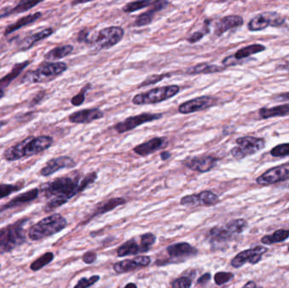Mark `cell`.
<instances>
[{
    "label": "cell",
    "instance_id": "6da1fadb",
    "mask_svg": "<svg viewBox=\"0 0 289 288\" xmlns=\"http://www.w3.org/2000/svg\"><path fill=\"white\" fill-rule=\"evenodd\" d=\"M42 191L49 200L46 204V212H51L81 193V181L77 177L58 178L45 184L42 187Z\"/></svg>",
    "mask_w": 289,
    "mask_h": 288
},
{
    "label": "cell",
    "instance_id": "7a4b0ae2",
    "mask_svg": "<svg viewBox=\"0 0 289 288\" xmlns=\"http://www.w3.org/2000/svg\"><path fill=\"white\" fill-rule=\"evenodd\" d=\"M53 144L54 139L51 136H29L6 150L4 152V158L8 162H16L22 158H31L44 152Z\"/></svg>",
    "mask_w": 289,
    "mask_h": 288
},
{
    "label": "cell",
    "instance_id": "3957f363",
    "mask_svg": "<svg viewBox=\"0 0 289 288\" xmlns=\"http://www.w3.org/2000/svg\"><path fill=\"white\" fill-rule=\"evenodd\" d=\"M67 220L60 214H53L34 224L28 230V236L33 241L43 240L62 231Z\"/></svg>",
    "mask_w": 289,
    "mask_h": 288
},
{
    "label": "cell",
    "instance_id": "277c9868",
    "mask_svg": "<svg viewBox=\"0 0 289 288\" xmlns=\"http://www.w3.org/2000/svg\"><path fill=\"white\" fill-rule=\"evenodd\" d=\"M27 219L17 220V222L0 229V254L10 253L16 248L22 246L27 241L24 225Z\"/></svg>",
    "mask_w": 289,
    "mask_h": 288
},
{
    "label": "cell",
    "instance_id": "5b68a950",
    "mask_svg": "<svg viewBox=\"0 0 289 288\" xmlns=\"http://www.w3.org/2000/svg\"><path fill=\"white\" fill-rule=\"evenodd\" d=\"M248 226L244 219H236L222 226H215L209 232V238L213 244H222L242 234Z\"/></svg>",
    "mask_w": 289,
    "mask_h": 288
},
{
    "label": "cell",
    "instance_id": "8992f818",
    "mask_svg": "<svg viewBox=\"0 0 289 288\" xmlns=\"http://www.w3.org/2000/svg\"><path fill=\"white\" fill-rule=\"evenodd\" d=\"M68 66L64 62H48L35 70L27 72L23 82L27 83H43L49 82L67 70Z\"/></svg>",
    "mask_w": 289,
    "mask_h": 288
},
{
    "label": "cell",
    "instance_id": "52a82bcc",
    "mask_svg": "<svg viewBox=\"0 0 289 288\" xmlns=\"http://www.w3.org/2000/svg\"><path fill=\"white\" fill-rule=\"evenodd\" d=\"M179 92V86L176 84L155 88L146 92L135 95L132 99L135 105L159 104L175 96Z\"/></svg>",
    "mask_w": 289,
    "mask_h": 288
},
{
    "label": "cell",
    "instance_id": "ba28073f",
    "mask_svg": "<svg viewBox=\"0 0 289 288\" xmlns=\"http://www.w3.org/2000/svg\"><path fill=\"white\" fill-rule=\"evenodd\" d=\"M236 143L238 144V146L232 148L231 153L233 158L238 160L243 159L248 156L254 155L263 149L265 146V140L253 136L240 137L236 140Z\"/></svg>",
    "mask_w": 289,
    "mask_h": 288
},
{
    "label": "cell",
    "instance_id": "9c48e42d",
    "mask_svg": "<svg viewBox=\"0 0 289 288\" xmlns=\"http://www.w3.org/2000/svg\"><path fill=\"white\" fill-rule=\"evenodd\" d=\"M124 35V29L120 26H109L102 29L93 42L94 48L98 51L113 48L121 41Z\"/></svg>",
    "mask_w": 289,
    "mask_h": 288
},
{
    "label": "cell",
    "instance_id": "30bf717a",
    "mask_svg": "<svg viewBox=\"0 0 289 288\" xmlns=\"http://www.w3.org/2000/svg\"><path fill=\"white\" fill-rule=\"evenodd\" d=\"M267 248L260 245L249 250H243L232 258L231 264L234 268H240L247 263L251 264H258L259 261L261 260L264 254L267 252Z\"/></svg>",
    "mask_w": 289,
    "mask_h": 288
},
{
    "label": "cell",
    "instance_id": "8fae6325",
    "mask_svg": "<svg viewBox=\"0 0 289 288\" xmlns=\"http://www.w3.org/2000/svg\"><path fill=\"white\" fill-rule=\"evenodd\" d=\"M162 114H141L132 116V117L128 118L125 121L117 124L114 126L115 130L119 134L125 133L128 131L133 130L134 128L141 126V125L146 124V122H152L155 120H158L162 118Z\"/></svg>",
    "mask_w": 289,
    "mask_h": 288
},
{
    "label": "cell",
    "instance_id": "7c38bea8",
    "mask_svg": "<svg viewBox=\"0 0 289 288\" xmlns=\"http://www.w3.org/2000/svg\"><path fill=\"white\" fill-rule=\"evenodd\" d=\"M287 180H289V162L269 169L257 178L256 182L258 184L265 186Z\"/></svg>",
    "mask_w": 289,
    "mask_h": 288
},
{
    "label": "cell",
    "instance_id": "4fadbf2b",
    "mask_svg": "<svg viewBox=\"0 0 289 288\" xmlns=\"http://www.w3.org/2000/svg\"><path fill=\"white\" fill-rule=\"evenodd\" d=\"M219 202V197L211 191L205 190L190 196H184L180 200V204L184 206L196 207L200 206H211Z\"/></svg>",
    "mask_w": 289,
    "mask_h": 288
},
{
    "label": "cell",
    "instance_id": "5bb4252c",
    "mask_svg": "<svg viewBox=\"0 0 289 288\" xmlns=\"http://www.w3.org/2000/svg\"><path fill=\"white\" fill-rule=\"evenodd\" d=\"M216 99L211 96H202L185 102L178 106V112L182 114H189L196 112L202 111L216 104Z\"/></svg>",
    "mask_w": 289,
    "mask_h": 288
},
{
    "label": "cell",
    "instance_id": "9a60e30c",
    "mask_svg": "<svg viewBox=\"0 0 289 288\" xmlns=\"http://www.w3.org/2000/svg\"><path fill=\"white\" fill-rule=\"evenodd\" d=\"M76 166V162L73 158L70 156H59L49 160L46 165L41 169L40 174L43 177H49L61 169L72 168Z\"/></svg>",
    "mask_w": 289,
    "mask_h": 288
},
{
    "label": "cell",
    "instance_id": "2e32d148",
    "mask_svg": "<svg viewBox=\"0 0 289 288\" xmlns=\"http://www.w3.org/2000/svg\"><path fill=\"white\" fill-rule=\"evenodd\" d=\"M218 159L212 156H201L188 158L184 164L188 168L199 172H207L216 166Z\"/></svg>",
    "mask_w": 289,
    "mask_h": 288
},
{
    "label": "cell",
    "instance_id": "e0dca14e",
    "mask_svg": "<svg viewBox=\"0 0 289 288\" xmlns=\"http://www.w3.org/2000/svg\"><path fill=\"white\" fill-rule=\"evenodd\" d=\"M151 264V258L149 256H139L133 260H125L114 264V272L118 274L127 273L135 270L148 266Z\"/></svg>",
    "mask_w": 289,
    "mask_h": 288
},
{
    "label": "cell",
    "instance_id": "ac0fdd59",
    "mask_svg": "<svg viewBox=\"0 0 289 288\" xmlns=\"http://www.w3.org/2000/svg\"><path fill=\"white\" fill-rule=\"evenodd\" d=\"M167 252L171 258L176 260H184V258L196 256L198 250L188 242H178L168 246Z\"/></svg>",
    "mask_w": 289,
    "mask_h": 288
},
{
    "label": "cell",
    "instance_id": "d6986e66",
    "mask_svg": "<svg viewBox=\"0 0 289 288\" xmlns=\"http://www.w3.org/2000/svg\"><path fill=\"white\" fill-rule=\"evenodd\" d=\"M104 117L103 112L100 109H84L77 111L70 115L69 120L73 124H89L95 120H101Z\"/></svg>",
    "mask_w": 289,
    "mask_h": 288
},
{
    "label": "cell",
    "instance_id": "ffe728a7",
    "mask_svg": "<svg viewBox=\"0 0 289 288\" xmlns=\"http://www.w3.org/2000/svg\"><path fill=\"white\" fill-rule=\"evenodd\" d=\"M167 146V142L164 138L162 137H155L152 139L150 140L148 142L142 143V144H139L137 146H135L133 150L134 152L136 153L137 155L141 156H146L150 155L151 153H154L161 149L162 147Z\"/></svg>",
    "mask_w": 289,
    "mask_h": 288
},
{
    "label": "cell",
    "instance_id": "44dd1931",
    "mask_svg": "<svg viewBox=\"0 0 289 288\" xmlns=\"http://www.w3.org/2000/svg\"><path fill=\"white\" fill-rule=\"evenodd\" d=\"M39 194V190L38 188H33L31 190L21 194L19 196H16L12 198L11 202H9L7 204H4L3 206L0 207V213L7 210L12 209L15 207L20 206L22 204H27L33 202L34 200L38 198Z\"/></svg>",
    "mask_w": 289,
    "mask_h": 288
},
{
    "label": "cell",
    "instance_id": "7402d4cb",
    "mask_svg": "<svg viewBox=\"0 0 289 288\" xmlns=\"http://www.w3.org/2000/svg\"><path fill=\"white\" fill-rule=\"evenodd\" d=\"M168 1H162V0L153 1V3L151 4L152 8L151 10H149L148 11H146L143 14H140L137 17V19L135 22V26L141 28V26H144L151 24L152 20H153V18H154L156 13L166 8V6H168Z\"/></svg>",
    "mask_w": 289,
    "mask_h": 288
},
{
    "label": "cell",
    "instance_id": "603a6c76",
    "mask_svg": "<svg viewBox=\"0 0 289 288\" xmlns=\"http://www.w3.org/2000/svg\"><path fill=\"white\" fill-rule=\"evenodd\" d=\"M243 24V20L239 16H227L220 20L216 24L215 34L216 36H222L223 33L233 28H239Z\"/></svg>",
    "mask_w": 289,
    "mask_h": 288
},
{
    "label": "cell",
    "instance_id": "cb8c5ba5",
    "mask_svg": "<svg viewBox=\"0 0 289 288\" xmlns=\"http://www.w3.org/2000/svg\"><path fill=\"white\" fill-rule=\"evenodd\" d=\"M54 33L53 28H46L39 32L35 33L33 35L25 38L20 44V51H27L35 46L36 44L39 42L43 41L44 39L48 38Z\"/></svg>",
    "mask_w": 289,
    "mask_h": 288
},
{
    "label": "cell",
    "instance_id": "d4e9b609",
    "mask_svg": "<svg viewBox=\"0 0 289 288\" xmlns=\"http://www.w3.org/2000/svg\"><path fill=\"white\" fill-rule=\"evenodd\" d=\"M42 16H43V14L41 12H36L34 14H28V16H26L22 17L13 24L8 26L6 28L4 34H5V36L10 35L11 33L15 32L17 30L22 29V28H24L26 26L33 24L34 22H37L39 18H41Z\"/></svg>",
    "mask_w": 289,
    "mask_h": 288
},
{
    "label": "cell",
    "instance_id": "484cf974",
    "mask_svg": "<svg viewBox=\"0 0 289 288\" xmlns=\"http://www.w3.org/2000/svg\"><path fill=\"white\" fill-rule=\"evenodd\" d=\"M41 2H34V1H21L20 3L17 4V6L13 8H6L4 10L0 11V20L10 16L12 14H20V13H24L27 11L30 10L32 8H34L35 6H38Z\"/></svg>",
    "mask_w": 289,
    "mask_h": 288
},
{
    "label": "cell",
    "instance_id": "4316f807",
    "mask_svg": "<svg viewBox=\"0 0 289 288\" xmlns=\"http://www.w3.org/2000/svg\"><path fill=\"white\" fill-rule=\"evenodd\" d=\"M30 64V61H25V62L15 64L11 72L7 74L2 79H0V90H4V89L7 88L12 83L14 80L17 79V77L22 74V71L24 70L25 68H27Z\"/></svg>",
    "mask_w": 289,
    "mask_h": 288
},
{
    "label": "cell",
    "instance_id": "83f0119b",
    "mask_svg": "<svg viewBox=\"0 0 289 288\" xmlns=\"http://www.w3.org/2000/svg\"><path fill=\"white\" fill-rule=\"evenodd\" d=\"M73 46L71 45L56 46L44 55V60H48V61L61 60V58L67 57L68 55L71 54V52H73Z\"/></svg>",
    "mask_w": 289,
    "mask_h": 288
},
{
    "label": "cell",
    "instance_id": "f1b7e54d",
    "mask_svg": "<svg viewBox=\"0 0 289 288\" xmlns=\"http://www.w3.org/2000/svg\"><path fill=\"white\" fill-rule=\"evenodd\" d=\"M259 114L262 118L286 116L289 115V104H284L271 108L259 109Z\"/></svg>",
    "mask_w": 289,
    "mask_h": 288
},
{
    "label": "cell",
    "instance_id": "f546056e",
    "mask_svg": "<svg viewBox=\"0 0 289 288\" xmlns=\"http://www.w3.org/2000/svg\"><path fill=\"white\" fill-rule=\"evenodd\" d=\"M125 200L124 198H114L108 200V202H104L103 204L99 206L96 210L93 212L91 219L92 218L97 216L102 215V214H105L107 212L113 210L115 209L116 207L124 204L125 203Z\"/></svg>",
    "mask_w": 289,
    "mask_h": 288
},
{
    "label": "cell",
    "instance_id": "4dcf8cb0",
    "mask_svg": "<svg viewBox=\"0 0 289 288\" xmlns=\"http://www.w3.org/2000/svg\"><path fill=\"white\" fill-rule=\"evenodd\" d=\"M268 26H270V18H269L268 12H265V13L259 14L256 16H254L249 22L248 28L251 32H258V30H264L267 28Z\"/></svg>",
    "mask_w": 289,
    "mask_h": 288
},
{
    "label": "cell",
    "instance_id": "1f68e13d",
    "mask_svg": "<svg viewBox=\"0 0 289 288\" xmlns=\"http://www.w3.org/2000/svg\"><path fill=\"white\" fill-rule=\"evenodd\" d=\"M142 253L141 245H139L134 240H129L127 242L118 248V256L125 257L128 256H135L137 254Z\"/></svg>",
    "mask_w": 289,
    "mask_h": 288
},
{
    "label": "cell",
    "instance_id": "d6a6232c",
    "mask_svg": "<svg viewBox=\"0 0 289 288\" xmlns=\"http://www.w3.org/2000/svg\"><path fill=\"white\" fill-rule=\"evenodd\" d=\"M223 70L224 68L220 67V66L202 62V64H199L197 66H194L192 68H189L186 71V73L189 74H207L218 73Z\"/></svg>",
    "mask_w": 289,
    "mask_h": 288
},
{
    "label": "cell",
    "instance_id": "836d02e7",
    "mask_svg": "<svg viewBox=\"0 0 289 288\" xmlns=\"http://www.w3.org/2000/svg\"><path fill=\"white\" fill-rule=\"evenodd\" d=\"M289 238V230L285 229H279L274 232L271 235H265L261 238V242L263 244L271 245L274 244L284 242Z\"/></svg>",
    "mask_w": 289,
    "mask_h": 288
},
{
    "label": "cell",
    "instance_id": "e575fe53",
    "mask_svg": "<svg viewBox=\"0 0 289 288\" xmlns=\"http://www.w3.org/2000/svg\"><path fill=\"white\" fill-rule=\"evenodd\" d=\"M264 50H265V48L263 45L253 44V45H250V46H245V48L239 49L238 52L234 54V57H235L236 60L240 61L241 60L249 57L250 55L262 52Z\"/></svg>",
    "mask_w": 289,
    "mask_h": 288
},
{
    "label": "cell",
    "instance_id": "d590c367",
    "mask_svg": "<svg viewBox=\"0 0 289 288\" xmlns=\"http://www.w3.org/2000/svg\"><path fill=\"white\" fill-rule=\"evenodd\" d=\"M54 258V254L52 252L44 254V256H41L32 263L30 266L31 270L33 272H38L39 270L43 269L44 266H46L47 264L51 263Z\"/></svg>",
    "mask_w": 289,
    "mask_h": 288
},
{
    "label": "cell",
    "instance_id": "8d00e7d4",
    "mask_svg": "<svg viewBox=\"0 0 289 288\" xmlns=\"http://www.w3.org/2000/svg\"><path fill=\"white\" fill-rule=\"evenodd\" d=\"M153 1H149V0H142V1H135V2H130L127 4L126 6H124L123 10L125 13H132L135 11L140 10L142 8H146L147 6H151Z\"/></svg>",
    "mask_w": 289,
    "mask_h": 288
},
{
    "label": "cell",
    "instance_id": "74e56055",
    "mask_svg": "<svg viewBox=\"0 0 289 288\" xmlns=\"http://www.w3.org/2000/svg\"><path fill=\"white\" fill-rule=\"evenodd\" d=\"M156 240H157L156 236L151 232L142 235L141 236V242H140L142 253L148 252L149 250H151V247H152V245L154 244Z\"/></svg>",
    "mask_w": 289,
    "mask_h": 288
},
{
    "label": "cell",
    "instance_id": "f35d334b",
    "mask_svg": "<svg viewBox=\"0 0 289 288\" xmlns=\"http://www.w3.org/2000/svg\"><path fill=\"white\" fill-rule=\"evenodd\" d=\"M22 188L21 184H0V200L7 197L14 192L19 191Z\"/></svg>",
    "mask_w": 289,
    "mask_h": 288
},
{
    "label": "cell",
    "instance_id": "ab89813d",
    "mask_svg": "<svg viewBox=\"0 0 289 288\" xmlns=\"http://www.w3.org/2000/svg\"><path fill=\"white\" fill-rule=\"evenodd\" d=\"M270 155L275 158H285L289 156V143L281 144L270 150Z\"/></svg>",
    "mask_w": 289,
    "mask_h": 288
},
{
    "label": "cell",
    "instance_id": "60d3db41",
    "mask_svg": "<svg viewBox=\"0 0 289 288\" xmlns=\"http://www.w3.org/2000/svg\"><path fill=\"white\" fill-rule=\"evenodd\" d=\"M233 278H234V274L231 272H217L214 276V280L216 285L222 286L230 282L233 279Z\"/></svg>",
    "mask_w": 289,
    "mask_h": 288
},
{
    "label": "cell",
    "instance_id": "b9f144b4",
    "mask_svg": "<svg viewBox=\"0 0 289 288\" xmlns=\"http://www.w3.org/2000/svg\"><path fill=\"white\" fill-rule=\"evenodd\" d=\"M91 87H92V84H87L86 86L83 87L82 90H81V92L79 93L78 95L75 96L71 99V104L73 106H81V104L84 102L85 98H86V93L87 92V90H89L91 89Z\"/></svg>",
    "mask_w": 289,
    "mask_h": 288
},
{
    "label": "cell",
    "instance_id": "7bdbcfd3",
    "mask_svg": "<svg viewBox=\"0 0 289 288\" xmlns=\"http://www.w3.org/2000/svg\"><path fill=\"white\" fill-rule=\"evenodd\" d=\"M100 279L99 276H92L90 278H81L78 283L75 286L74 288H88L94 285L95 283L98 282Z\"/></svg>",
    "mask_w": 289,
    "mask_h": 288
},
{
    "label": "cell",
    "instance_id": "ee69618b",
    "mask_svg": "<svg viewBox=\"0 0 289 288\" xmlns=\"http://www.w3.org/2000/svg\"><path fill=\"white\" fill-rule=\"evenodd\" d=\"M168 76H167V74H153V76H149L147 79L145 80L139 86V88L143 86H151V84H156L157 82H161V80H162L164 78Z\"/></svg>",
    "mask_w": 289,
    "mask_h": 288
},
{
    "label": "cell",
    "instance_id": "f6af8a7d",
    "mask_svg": "<svg viewBox=\"0 0 289 288\" xmlns=\"http://www.w3.org/2000/svg\"><path fill=\"white\" fill-rule=\"evenodd\" d=\"M191 285V279L189 278H186V276L178 278L172 282L173 288H189Z\"/></svg>",
    "mask_w": 289,
    "mask_h": 288
},
{
    "label": "cell",
    "instance_id": "bcb514c9",
    "mask_svg": "<svg viewBox=\"0 0 289 288\" xmlns=\"http://www.w3.org/2000/svg\"><path fill=\"white\" fill-rule=\"evenodd\" d=\"M97 178H98V174H97V172H95L87 174V176L81 181V191L85 190L88 186L92 184L96 181V180H97Z\"/></svg>",
    "mask_w": 289,
    "mask_h": 288
},
{
    "label": "cell",
    "instance_id": "7dc6e473",
    "mask_svg": "<svg viewBox=\"0 0 289 288\" xmlns=\"http://www.w3.org/2000/svg\"><path fill=\"white\" fill-rule=\"evenodd\" d=\"M205 35V32H195L192 34L191 36L189 38L188 42L189 44H196L198 42L200 41Z\"/></svg>",
    "mask_w": 289,
    "mask_h": 288
},
{
    "label": "cell",
    "instance_id": "c3c4849f",
    "mask_svg": "<svg viewBox=\"0 0 289 288\" xmlns=\"http://www.w3.org/2000/svg\"><path fill=\"white\" fill-rule=\"evenodd\" d=\"M82 260L86 264H92L97 260V254L94 253V252H87L82 257Z\"/></svg>",
    "mask_w": 289,
    "mask_h": 288
},
{
    "label": "cell",
    "instance_id": "681fc988",
    "mask_svg": "<svg viewBox=\"0 0 289 288\" xmlns=\"http://www.w3.org/2000/svg\"><path fill=\"white\" fill-rule=\"evenodd\" d=\"M239 64V60H236L234 55H231L228 57L225 58L224 60H222V64L225 67H228V66H236Z\"/></svg>",
    "mask_w": 289,
    "mask_h": 288
},
{
    "label": "cell",
    "instance_id": "f907efd6",
    "mask_svg": "<svg viewBox=\"0 0 289 288\" xmlns=\"http://www.w3.org/2000/svg\"><path fill=\"white\" fill-rule=\"evenodd\" d=\"M88 36H89V30L87 29H83L81 30L78 34V38H77V41L79 42H86V44H90L89 40H88Z\"/></svg>",
    "mask_w": 289,
    "mask_h": 288
},
{
    "label": "cell",
    "instance_id": "816d5d0a",
    "mask_svg": "<svg viewBox=\"0 0 289 288\" xmlns=\"http://www.w3.org/2000/svg\"><path fill=\"white\" fill-rule=\"evenodd\" d=\"M211 276L210 273H206L204 274L198 279V284H205V283L208 282L209 280H211Z\"/></svg>",
    "mask_w": 289,
    "mask_h": 288
},
{
    "label": "cell",
    "instance_id": "f5cc1de1",
    "mask_svg": "<svg viewBox=\"0 0 289 288\" xmlns=\"http://www.w3.org/2000/svg\"><path fill=\"white\" fill-rule=\"evenodd\" d=\"M44 96H45V92H41L39 94L37 95L34 99H33V102H32V104H31V106H36V105H38L39 102H40L43 99H44Z\"/></svg>",
    "mask_w": 289,
    "mask_h": 288
},
{
    "label": "cell",
    "instance_id": "db71d44e",
    "mask_svg": "<svg viewBox=\"0 0 289 288\" xmlns=\"http://www.w3.org/2000/svg\"><path fill=\"white\" fill-rule=\"evenodd\" d=\"M273 98L276 101H289V92L282 93V94L276 96Z\"/></svg>",
    "mask_w": 289,
    "mask_h": 288
},
{
    "label": "cell",
    "instance_id": "11a10c76",
    "mask_svg": "<svg viewBox=\"0 0 289 288\" xmlns=\"http://www.w3.org/2000/svg\"><path fill=\"white\" fill-rule=\"evenodd\" d=\"M160 156H161V159L162 160H167L171 158V153L168 152H162L161 154H160Z\"/></svg>",
    "mask_w": 289,
    "mask_h": 288
},
{
    "label": "cell",
    "instance_id": "9f6ffc18",
    "mask_svg": "<svg viewBox=\"0 0 289 288\" xmlns=\"http://www.w3.org/2000/svg\"><path fill=\"white\" fill-rule=\"evenodd\" d=\"M241 288H257L256 283L254 282V280H249Z\"/></svg>",
    "mask_w": 289,
    "mask_h": 288
},
{
    "label": "cell",
    "instance_id": "6f0895ef",
    "mask_svg": "<svg viewBox=\"0 0 289 288\" xmlns=\"http://www.w3.org/2000/svg\"><path fill=\"white\" fill-rule=\"evenodd\" d=\"M125 288H137V286L135 285V283H129L125 286Z\"/></svg>",
    "mask_w": 289,
    "mask_h": 288
},
{
    "label": "cell",
    "instance_id": "680465c9",
    "mask_svg": "<svg viewBox=\"0 0 289 288\" xmlns=\"http://www.w3.org/2000/svg\"><path fill=\"white\" fill-rule=\"evenodd\" d=\"M7 124V122L6 121H2V122H0V130H1V128H3L4 126Z\"/></svg>",
    "mask_w": 289,
    "mask_h": 288
},
{
    "label": "cell",
    "instance_id": "91938a15",
    "mask_svg": "<svg viewBox=\"0 0 289 288\" xmlns=\"http://www.w3.org/2000/svg\"><path fill=\"white\" fill-rule=\"evenodd\" d=\"M5 96V90H0V100Z\"/></svg>",
    "mask_w": 289,
    "mask_h": 288
},
{
    "label": "cell",
    "instance_id": "94428289",
    "mask_svg": "<svg viewBox=\"0 0 289 288\" xmlns=\"http://www.w3.org/2000/svg\"><path fill=\"white\" fill-rule=\"evenodd\" d=\"M288 251H289V247H288Z\"/></svg>",
    "mask_w": 289,
    "mask_h": 288
}]
</instances>
